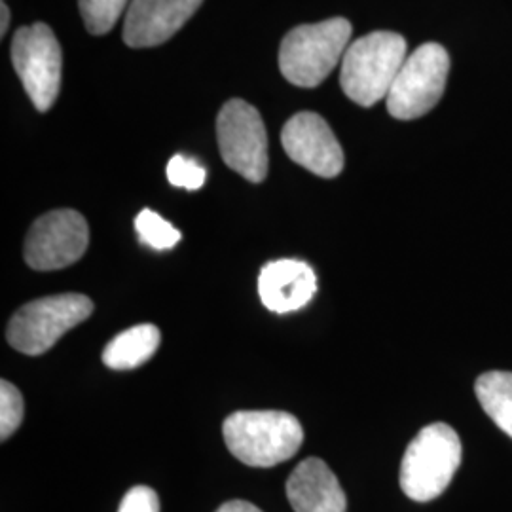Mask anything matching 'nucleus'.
<instances>
[{
    "mask_svg": "<svg viewBox=\"0 0 512 512\" xmlns=\"http://www.w3.org/2000/svg\"><path fill=\"white\" fill-rule=\"evenodd\" d=\"M0 35L4 37L6 35V31H8V25H10V10H8V6L2 2V6H0Z\"/></svg>",
    "mask_w": 512,
    "mask_h": 512,
    "instance_id": "22",
    "label": "nucleus"
},
{
    "mask_svg": "<svg viewBox=\"0 0 512 512\" xmlns=\"http://www.w3.org/2000/svg\"><path fill=\"white\" fill-rule=\"evenodd\" d=\"M205 167L198 164L194 158H186L177 154L167 164V179L173 186L186 188V190H200L205 183Z\"/></svg>",
    "mask_w": 512,
    "mask_h": 512,
    "instance_id": "19",
    "label": "nucleus"
},
{
    "mask_svg": "<svg viewBox=\"0 0 512 512\" xmlns=\"http://www.w3.org/2000/svg\"><path fill=\"white\" fill-rule=\"evenodd\" d=\"M351 38L348 19L294 27L279 48L281 74L298 88H317L344 59Z\"/></svg>",
    "mask_w": 512,
    "mask_h": 512,
    "instance_id": "3",
    "label": "nucleus"
},
{
    "mask_svg": "<svg viewBox=\"0 0 512 512\" xmlns=\"http://www.w3.org/2000/svg\"><path fill=\"white\" fill-rule=\"evenodd\" d=\"M135 230L143 243H147L152 249H158V251L173 249L181 241V232L150 209H143L137 215Z\"/></svg>",
    "mask_w": 512,
    "mask_h": 512,
    "instance_id": "17",
    "label": "nucleus"
},
{
    "mask_svg": "<svg viewBox=\"0 0 512 512\" xmlns=\"http://www.w3.org/2000/svg\"><path fill=\"white\" fill-rule=\"evenodd\" d=\"M131 0H78L86 29L92 35H107L126 14Z\"/></svg>",
    "mask_w": 512,
    "mask_h": 512,
    "instance_id": "16",
    "label": "nucleus"
},
{
    "mask_svg": "<svg viewBox=\"0 0 512 512\" xmlns=\"http://www.w3.org/2000/svg\"><path fill=\"white\" fill-rule=\"evenodd\" d=\"M461 440L448 423L423 427L404 452L401 488L412 501L437 499L454 480L461 465Z\"/></svg>",
    "mask_w": 512,
    "mask_h": 512,
    "instance_id": "4",
    "label": "nucleus"
},
{
    "mask_svg": "<svg viewBox=\"0 0 512 512\" xmlns=\"http://www.w3.org/2000/svg\"><path fill=\"white\" fill-rule=\"evenodd\" d=\"M476 399L495 425L512 439V372H486L475 384Z\"/></svg>",
    "mask_w": 512,
    "mask_h": 512,
    "instance_id": "15",
    "label": "nucleus"
},
{
    "mask_svg": "<svg viewBox=\"0 0 512 512\" xmlns=\"http://www.w3.org/2000/svg\"><path fill=\"white\" fill-rule=\"evenodd\" d=\"M203 0H131L124 19L129 48H154L183 29Z\"/></svg>",
    "mask_w": 512,
    "mask_h": 512,
    "instance_id": "11",
    "label": "nucleus"
},
{
    "mask_svg": "<svg viewBox=\"0 0 512 512\" xmlns=\"http://www.w3.org/2000/svg\"><path fill=\"white\" fill-rule=\"evenodd\" d=\"M287 156L317 177L334 179L344 169V150L329 124L315 112H298L281 131Z\"/></svg>",
    "mask_w": 512,
    "mask_h": 512,
    "instance_id": "10",
    "label": "nucleus"
},
{
    "mask_svg": "<svg viewBox=\"0 0 512 512\" xmlns=\"http://www.w3.org/2000/svg\"><path fill=\"white\" fill-rule=\"evenodd\" d=\"M118 512H160V499L152 488L135 486L124 495Z\"/></svg>",
    "mask_w": 512,
    "mask_h": 512,
    "instance_id": "20",
    "label": "nucleus"
},
{
    "mask_svg": "<svg viewBox=\"0 0 512 512\" xmlns=\"http://www.w3.org/2000/svg\"><path fill=\"white\" fill-rule=\"evenodd\" d=\"M93 313V302L84 294L44 296L21 306L6 330L8 344L25 355H42L59 338L84 323Z\"/></svg>",
    "mask_w": 512,
    "mask_h": 512,
    "instance_id": "5",
    "label": "nucleus"
},
{
    "mask_svg": "<svg viewBox=\"0 0 512 512\" xmlns=\"http://www.w3.org/2000/svg\"><path fill=\"white\" fill-rule=\"evenodd\" d=\"M448 73V52L437 42L423 44L406 57L385 99L387 112L397 120H416L435 109L446 88Z\"/></svg>",
    "mask_w": 512,
    "mask_h": 512,
    "instance_id": "6",
    "label": "nucleus"
},
{
    "mask_svg": "<svg viewBox=\"0 0 512 512\" xmlns=\"http://www.w3.org/2000/svg\"><path fill=\"white\" fill-rule=\"evenodd\" d=\"M317 293V277L310 264L281 258L266 264L258 277L262 304L274 313H291L310 304Z\"/></svg>",
    "mask_w": 512,
    "mask_h": 512,
    "instance_id": "12",
    "label": "nucleus"
},
{
    "mask_svg": "<svg viewBox=\"0 0 512 512\" xmlns=\"http://www.w3.org/2000/svg\"><path fill=\"white\" fill-rule=\"evenodd\" d=\"M217 137L226 165L251 183L268 175V133L260 112L243 99H230L219 112Z\"/></svg>",
    "mask_w": 512,
    "mask_h": 512,
    "instance_id": "8",
    "label": "nucleus"
},
{
    "mask_svg": "<svg viewBox=\"0 0 512 512\" xmlns=\"http://www.w3.org/2000/svg\"><path fill=\"white\" fill-rule=\"evenodd\" d=\"M406 61V40L397 33L376 31L349 44L340 86L361 107H374L387 99L389 90Z\"/></svg>",
    "mask_w": 512,
    "mask_h": 512,
    "instance_id": "2",
    "label": "nucleus"
},
{
    "mask_svg": "<svg viewBox=\"0 0 512 512\" xmlns=\"http://www.w3.org/2000/svg\"><path fill=\"white\" fill-rule=\"evenodd\" d=\"M12 65L38 112L54 107L61 90L63 54L46 23L21 27L12 38Z\"/></svg>",
    "mask_w": 512,
    "mask_h": 512,
    "instance_id": "7",
    "label": "nucleus"
},
{
    "mask_svg": "<svg viewBox=\"0 0 512 512\" xmlns=\"http://www.w3.org/2000/svg\"><path fill=\"white\" fill-rule=\"evenodd\" d=\"M162 334L156 325H137L114 336L103 349V363L112 370H131L147 363L160 348Z\"/></svg>",
    "mask_w": 512,
    "mask_h": 512,
    "instance_id": "14",
    "label": "nucleus"
},
{
    "mask_svg": "<svg viewBox=\"0 0 512 512\" xmlns=\"http://www.w3.org/2000/svg\"><path fill=\"white\" fill-rule=\"evenodd\" d=\"M90 243L86 219L73 209L42 215L25 239V260L38 272L61 270L80 260Z\"/></svg>",
    "mask_w": 512,
    "mask_h": 512,
    "instance_id": "9",
    "label": "nucleus"
},
{
    "mask_svg": "<svg viewBox=\"0 0 512 512\" xmlns=\"http://www.w3.org/2000/svg\"><path fill=\"white\" fill-rule=\"evenodd\" d=\"M23 397L16 385L2 380L0 384V439H10L23 421Z\"/></svg>",
    "mask_w": 512,
    "mask_h": 512,
    "instance_id": "18",
    "label": "nucleus"
},
{
    "mask_svg": "<svg viewBox=\"0 0 512 512\" xmlns=\"http://www.w3.org/2000/svg\"><path fill=\"white\" fill-rule=\"evenodd\" d=\"M222 433L234 458L260 469L289 461L304 442L300 421L281 410L234 412L224 420Z\"/></svg>",
    "mask_w": 512,
    "mask_h": 512,
    "instance_id": "1",
    "label": "nucleus"
},
{
    "mask_svg": "<svg viewBox=\"0 0 512 512\" xmlns=\"http://www.w3.org/2000/svg\"><path fill=\"white\" fill-rule=\"evenodd\" d=\"M217 512H262L256 505L249 503V501H228L224 505H220V509Z\"/></svg>",
    "mask_w": 512,
    "mask_h": 512,
    "instance_id": "21",
    "label": "nucleus"
},
{
    "mask_svg": "<svg viewBox=\"0 0 512 512\" xmlns=\"http://www.w3.org/2000/svg\"><path fill=\"white\" fill-rule=\"evenodd\" d=\"M287 497L294 512H346L348 499L329 465L304 459L287 480Z\"/></svg>",
    "mask_w": 512,
    "mask_h": 512,
    "instance_id": "13",
    "label": "nucleus"
}]
</instances>
